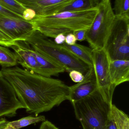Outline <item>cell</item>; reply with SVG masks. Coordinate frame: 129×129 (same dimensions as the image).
<instances>
[{
  "instance_id": "6da1fadb",
  "label": "cell",
  "mask_w": 129,
  "mask_h": 129,
  "mask_svg": "<svg viewBox=\"0 0 129 129\" xmlns=\"http://www.w3.org/2000/svg\"><path fill=\"white\" fill-rule=\"evenodd\" d=\"M1 71L29 113L38 116L69 100L70 86L60 80L17 67L3 68Z\"/></svg>"
},
{
  "instance_id": "7a4b0ae2",
  "label": "cell",
  "mask_w": 129,
  "mask_h": 129,
  "mask_svg": "<svg viewBox=\"0 0 129 129\" xmlns=\"http://www.w3.org/2000/svg\"><path fill=\"white\" fill-rule=\"evenodd\" d=\"M98 8L78 11H63L46 16H37L31 20L37 31L55 38L80 30H87L98 12Z\"/></svg>"
},
{
  "instance_id": "3957f363",
  "label": "cell",
  "mask_w": 129,
  "mask_h": 129,
  "mask_svg": "<svg viewBox=\"0 0 129 129\" xmlns=\"http://www.w3.org/2000/svg\"><path fill=\"white\" fill-rule=\"evenodd\" d=\"M72 104L83 129H107L113 104L104 98L98 89Z\"/></svg>"
},
{
  "instance_id": "277c9868",
  "label": "cell",
  "mask_w": 129,
  "mask_h": 129,
  "mask_svg": "<svg viewBox=\"0 0 129 129\" xmlns=\"http://www.w3.org/2000/svg\"><path fill=\"white\" fill-rule=\"evenodd\" d=\"M26 41L34 50L64 68L65 71L69 72L76 70L85 75L91 67L75 56L62 45L57 44L37 30Z\"/></svg>"
},
{
  "instance_id": "5b68a950",
  "label": "cell",
  "mask_w": 129,
  "mask_h": 129,
  "mask_svg": "<svg viewBox=\"0 0 129 129\" xmlns=\"http://www.w3.org/2000/svg\"><path fill=\"white\" fill-rule=\"evenodd\" d=\"M98 8V12L86 33V40L94 50L104 49L116 19L111 1L103 2Z\"/></svg>"
},
{
  "instance_id": "8992f818",
  "label": "cell",
  "mask_w": 129,
  "mask_h": 129,
  "mask_svg": "<svg viewBox=\"0 0 129 129\" xmlns=\"http://www.w3.org/2000/svg\"><path fill=\"white\" fill-rule=\"evenodd\" d=\"M110 61L129 60V17H117L104 47Z\"/></svg>"
},
{
  "instance_id": "52a82bcc",
  "label": "cell",
  "mask_w": 129,
  "mask_h": 129,
  "mask_svg": "<svg viewBox=\"0 0 129 129\" xmlns=\"http://www.w3.org/2000/svg\"><path fill=\"white\" fill-rule=\"evenodd\" d=\"M36 31L31 21L0 15V45L10 47L17 42L26 41Z\"/></svg>"
},
{
  "instance_id": "ba28073f",
  "label": "cell",
  "mask_w": 129,
  "mask_h": 129,
  "mask_svg": "<svg viewBox=\"0 0 129 129\" xmlns=\"http://www.w3.org/2000/svg\"><path fill=\"white\" fill-rule=\"evenodd\" d=\"M93 62L98 89L105 100L112 103L116 87L111 82L109 70L110 60L104 49L93 50Z\"/></svg>"
},
{
  "instance_id": "9c48e42d",
  "label": "cell",
  "mask_w": 129,
  "mask_h": 129,
  "mask_svg": "<svg viewBox=\"0 0 129 129\" xmlns=\"http://www.w3.org/2000/svg\"><path fill=\"white\" fill-rule=\"evenodd\" d=\"M24 108L9 82L0 71V117H12L19 109Z\"/></svg>"
},
{
  "instance_id": "30bf717a",
  "label": "cell",
  "mask_w": 129,
  "mask_h": 129,
  "mask_svg": "<svg viewBox=\"0 0 129 129\" xmlns=\"http://www.w3.org/2000/svg\"><path fill=\"white\" fill-rule=\"evenodd\" d=\"M26 8L35 12L37 16H46L60 12L75 0H15Z\"/></svg>"
},
{
  "instance_id": "8fae6325",
  "label": "cell",
  "mask_w": 129,
  "mask_h": 129,
  "mask_svg": "<svg viewBox=\"0 0 129 129\" xmlns=\"http://www.w3.org/2000/svg\"><path fill=\"white\" fill-rule=\"evenodd\" d=\"M10 48L14 51L18 63L25 69L41 75V67L33 54V48L27 42H17Z\"/></svg>"
},
{
  "instance_id": "7c38bea8",
  "label": "cell",
  "mask_w": 129,
  "mask_h": 129,
  "mask_svg": "<svg viewBox=\"0 0 129 129\" xmlns=\"http://www.w3.org/2000/svg\"><path fill=\"white\" fill-rule=\"evenodd\" d=\"M97 79L94 66L91 67L84 75L83 80L70 86L69 101L71 103L83 99L97 89Z\"/></svg>"
},
{
  "instance_id": "4fadbf2b",
  "label": "cell",
  "mask_w": 129,
  "mask_h": 129,
  "mask_svg": "<svg viewBox=\"0 0 129 129\" xmlns=\"http://www.w3.org/2000/svg\"><path fill=\"white\" fill-rule=\"evenodd\" d=\"M109 70L111 82L116 88L129 81V60L110 61Z\"/></svg>"
},
{
  "instance_id": "5bb4252c",
  "label": "cell",
  "mask_w": 129,
  "mask_h": 129,
  "mask_svg": "<svg viewBox=\"0 0 129 129\" xmlns=\"http://www.w3.org/2000/svg\"><path fill=\"white\" fill-rule=\"evenodd\" d=\"M33 52L41 67V75L47 77L58 75L65 71L63 67L50 60L33 48Z\"/></svg>"
},
{
  "instance_id": "9a60e30c",
  "label": "cell",
  "mask_w": 129,
  "mask_h": 129,
  "mask_svg": "<svg viewBox=\"0 0 129 129\" xmlns=\"http://www.w3.org/2000/svg\"><path fill=\"white\" fill-rule=\"evenodd\" d=\"M107 129H129V118L127 114L112 104Z\"/></svg>"
},
{
  "instance_id": "2e32d148",
  "label": "cell",
  "mask_w": 129,
  "mask_h": 129,
  "mask_svg": "<svg viewBox=\"0 0 129 129\" xmlns=\"http://www.w3.org/2000/svg\"><path fill=\"white\" fill-rule=\"evenodd\" d=\"M62 45L81 61L90 67H93V50L91 48L76 43L70 45L64 43Z\"/></svg>"
},
{
  "instance_id": "e0dca14e",
  "label": "cell",
  "mask_w": 129,
  "mask_h": 129,
  "mask_svg": "<svg viewBox=\"0 0 129 129\" xmlns=\"http://www.w3.org/2000/svg\"><path fill=\"white\" fill-rule=\"evenodd\" d=\"M45 120V117L44 116H29L15 121L8 122L6 126L2 129H19Z\"/></svg>"
},
{
  "instance_id": "ac0fdd59",
  "label": "cell",
  "mask_w": 129,
  "mask_h": 129,
  "mask_svg": "<svg viewBox=\"0 0 129 129\" xmlns=\"http://www.w3.org/2000/svg\"><path fill=\"white\" fill-rule=\"evenodd\" d=\"M97 7L94 0H75L64 8L60 12L82 11Z\"/></svg>"
},
{
  "instance_id": "d6986e66",
  "label": "cell",
  "mask_w": 129,
  "mask_h": 129,
  "mask_svg": "<svg viewBox=\"0 0 129 129\" xmlns=\"http://www.w3.org/2000/svg\"><path fill=\"white\" fill-rule=\"evenodd\" d=\"M17 58L14 52L6 47L0 45V65L3 68L12 67L17 65Z\"/></svg>"
},
{
  "instance_id": "ffe728a7",
  "label": "cell",
  "mask_w": 129,
  "mask_h": 129,
  "mask_svg": "<svg viewBox=\"0 0 129 129\" xmlns=\"http://www.w3.org/2000/svg\"><path fill=\"white\" fill-rule=\"evenodd\" d=\"M113 10L116 16L129 17V0H115Z\"/></svg>"
},
{
  "instance_id": "44dd1931",
  "label": "cell",
  "mask_w": 129,
  "mask_h": 129,
  "mask_svg": "<svg viewBox=\"0 0 129 129\" xmlns=\"http://www.w3.org/2000/svg\"><path fill=\"white\" fill-rule=\"evenodd\" d=\"M0 5L22 16L26 8L15 0H0Z\"/></svg>"
},
{
  "instance_id": "7402d4cb",
  "label": "cell",
  "mask_w": 129,
  "mask_h": 129,
  "mask_svg": "<svg viewBox=\"0 0 129 129\" xmlns=\"http://www.w3.org/2000/svg\"><path fill=\"white\" fill-rule=\"evenodd\" d=\"M0 15L13 17V18L24 19L22 16L10 10H8L7 8H5V7L1 5H0Z\"/></svg>"
},
{
  "instance_id": "603a6c76",
  "label": "cell",
  "mask_w": 129,
  "mask_h": 129,
  "mask_svg": "<svg viewBox=\"0 0 129 129\" xmlns=\"http://www.w3.org/2000/svg\"><path fill=\"white\" fill-rule=\"evenodd\" d=\"M70 77L74 82L78 83L82 82L84 78V74L79 71L73 70L70 71Z\"/></svg>"
},
{
  "instance_id": "cb8c5ba5",
  "label": "cell",
  "mask_w": 129,
  "mask_h": 129,
  "mask_svg": "<svg viewBox=\"0 0 129 129\" xmlns=\"http://www.w3.org/2000/svg\"><path fill=\"white\" fill-rule=\"evenodd\" d=\"M36 15L35 12L33 10L26 8L23 13L22 17L25 20L31 21L35 17Z\"/></svg>"
},
{
  "instance_id": "d4e9b609",
  "label": "cell",
  "mask_w": 129,
  "mask_h": 129,
  "mask_svg": "<svg viewBox=\"0 0 129 129\" xmlns=\"http://www.w3.org/2000/svg\"><path fill=\"white\" fill-rule=\"evenodd\" d=\"M86 30H80L75 31L73 33L76 39V41H83L86 40Z\"/></svg>"
},
{
  "instance_id": "484cf974",
  "label": "cell",
  "mask_w": 129,
  "mask_h": 129,
  "mask_svg": "<svg viewBox=\"0 0 129 129\" xmlns=\"http://www.w3.org/2000/svg\"><path fill=\"white\" fill-rule=\"evenodd\" d=\"M75 37L73 33H68L66 35L65 43L68 45H73L76 43Z\"/></svg>"
},
{
  "instance_id": "4316f807",
  "label": "cell",
  "mask_w": 129,
  "mask_h": 129,
  "mask_svg": "<svg viewBox=\"0 0 129 129\" xmlns=\"http://www.w3.org/2000/svg\"><path fill=\"white\" fill-rule=\"evenodd\" d=\"M39 129H59L54 124L48 120H46L42 122L40 126Z\"/></svg>"
},
{
  "instance_id": "83f0119b",
  "label": "cell",
  "mask_w": 129,
  "mask_h": 129,
  "mask_svg": "<svg viewBox=\"0 0 129 129\" xmlns=\"http://www.w3.org/2000/svg\"><path fill=\"white\" fill-rule=\"evenodd\" d=\"M66 35L63 34H59L54 38V42L57 44L62 45L65 43Z\"/></svg>"
},
{
  "instance_id": "f1b7e54d",
  "label": "cell",
  "mask_w": 129,
  "mask_h": 129,
  "mask_svg": "<svg viewBox=\"0 0 129 129\" xmlns=\"http://www.w3.org/2000/svg\"><path fill=\"white\" fill-rule=\"evenodd\" d=\"M8 121L4 118H0V129H2L6 126Z\"/></svg>"
},
{
  "instance_id": "f546056e",
  "label": "cell",
  "mask_w": 129,
  "mask_h": 129,
  "mask_svg": "<svg viewBox=\"0 0 129 129\" xmlns=\"http://www.w3.org/2000/svg\"><path fill=\"white\" fill-rule=\"evenodd\" d=\"M95 2L96 3L97 7L98 5H100L101 4L103 3V2H105L107 1H111V0H94Z\"/></svg>"
}]
</instances>
